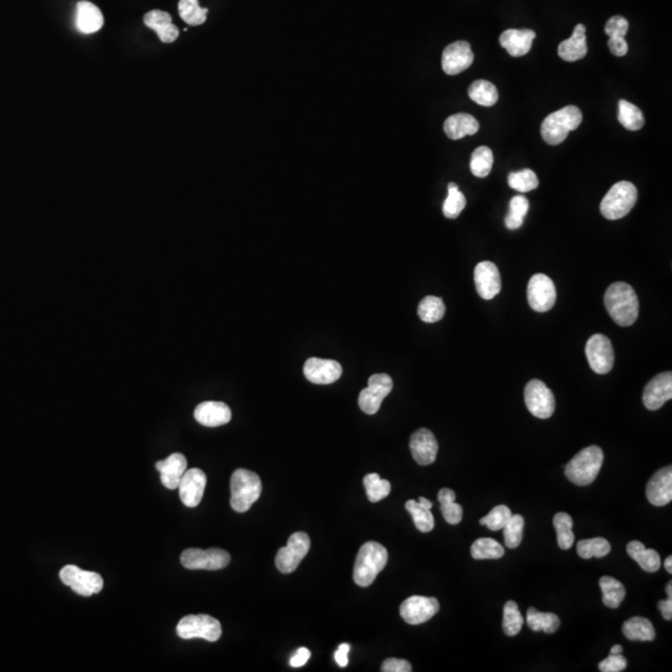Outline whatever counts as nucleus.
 <instances>
[{
	"label": "nucleus",
	"instance_id": "f257e3e1",
	"mask_svg": "<svg viewBox=\"0 0 672 672\" xmlns=\"http://www.w3.org/2000/svg\"><path fill=\"white\" fill-rule=\"evenodd\" d=\"M604 302L610 317L620 326H630L639 317V299L626 283L611 284L605 293Z\"/></svg>",
	"mask_w": 672,
	"mask_h": 672
},
{
	"label": "nucleus",
	"instance_id": "de8ad7c7",
	"mask_svg": "<svg viewBox=\"0 0 672 672\" xmlns=\"http://www.w3.org/2000/svg\"><path fill=\"white\" fill-rule=\"evenodd\" d=\"M524 619L518 609L516 601H507L503 610V631L508 636H516L521 632Z\"/></svg>",
	"mask_w": 672,
	"mask_h": 672
},
{
	"label": "nucleus",
	"instance_id": "09e8293b",
	"mask_svg": "<svg viewBox=\"0 0 672 672\" xmlns=\"http://www.w3.org/2000/svg\"><path fill=\"white\" fill-rule=\"evenodd\" d=\"M508 184L509 187L516 189L518 192L526 193L538 188L539 179L534 171H531L529 168H524L518 172L509 173Z\"/></svg>",
	"mask_w": 672,
	"mask_h": 672
},
{
	"label": "nucleus",
	"instance_id": "ddd939ff",
	"mask_svg": "<svg viewBox=\"0 0 672 672\" xmlns=\"http://www.w3.org/2000/svg\"><path fill=\"white\" fill-rule=\"evenodd\" d=\"M526 297L529 307L538 313L549 312L557 300L554 282L546 274H534L528 283Z\"/></svg>",
	"mask_w": 672,
	"mask_h": 672
},
{
	"label": "nucleus",
	"instance_id": "6ab92c4d",
	"mask_svg": "<svg viewBox=\"0 0 672 672\" xmlns=\"http://www.w3.org/2000/svg\"><path fill=\"white\" fill-rule=\"evenodd\" d=\"M476 290L481 297L490 300L497 297L502 288L498 266L492 261H481L474 268Z\"/></svg>",
	"mask_w": 672,
	"mask_h": 672
},
{
	"label": "nucleus",
	"instance_id": "c9c22d12",
	"mask_svg": "<svg viewBox=\"0 0 672 672\" xmlns=\"http://www.w3.org/2000/svg\"><path fill=\"white\" fill-rule=\"evenodd\" d=\"M438 502L441 505L442 516L448 524L456 526L462 521L464 509L462 506L456 503V493L449 488H442L438 492Z\"/></svg>",
	"mask_w": 672,
	"mask_h": 672
},
{
	"label": "nucleus",
	"instance_id": "dca6fc26",
	"mask_svg": "<svg viewBox=\"0 0 672 672\" xmlns=\"http://www.w3.org/2000/svg\"><path fill=\"white\" fill-rule=\"evenodd\" d=\"M207 476L202 469H187L178 485L179 498L188 508H196L204 498Z\"/></svg>",
	"mask_w": 672,
	"mask_h": 672
},
{
	"label": "nucleus",
	"instance_id": "58836bf2",
	"mask_svg": "<svg viewBox=\"0 0 672 672\" xmlns=\"http://www.w3.org/2000/svg\"><path fill=\"white\" fill-rule=\"evenodd\" d=\"M554 528L557 531L558 546L567 550L570 549L575 541L573 533V519L568 513H557L553 519Z\"/></svg>",
	"mask_w": 672,
	"mask_h": 672
},
{
	"label": "nucleus",
	"instance_id": "1a4fd4ad",
	"mask_svg": "<svg viewBox=\"0 0 672 672\" xmlns=\"http://www.w3.org/2000/svg\"><path fill=\"white\" fill-rule=\"evenodd\" d=\"M59 575L65 585L81 596L99 594L104 588V579L100 574L86 572L76 565H65Z\"/></svg>",
	"mask_w": 672,
	"mask_h": 672
},
{
	"label": "nucleus",
	"instance_id": "412c9836",
	"mask_svg": "<svg viewBox=\"0 0 672 672\" xmlns=\"http://www.w3.org/2000/svg\"><path fill=\"white\" fill-rule=\"evenodd\" d=\"M410 449L417 464L428 466L433 464L437 457V440L428 428H420L411 436Z\"/></svg>",
	"mask_w": 672,
	"mask_h": 672
},
{
	"label": "nucleus",
	"instance_id": "8fccbe9b",
	"mask_svg": "<svg viewBox=\"0 0 672 672\" xmlns=\"http://www.w3.org/2000/svg\"><path fill=\"white\" fill-rule=\"evenodd\" d=\"M523 529H524V518L516 514H512L509 521H507L506 526H503V534H505V544L509 549H514L521 546V539H523Z\"/></svg>",
	"mask_w": 672,
	"mask_h": 672
},
{
	"label": "nucleus",
	"instance_id": "052dcab7",
	"mask_svg": "<svg viewBox=\"0 0 672 672\" xmlns=\"http://www.w3.org/2000/svg\"><path fill=\"white\" fill-rule=\"evenodd\" d=\"M665 568H666L667 573H672V557H667L666 560H665Z\"/></svg>",
	"mask_w": 672,
	"mask_h": 672
},
{
	"label": "nucleus",
	"instance_id": "393cba45",
	"mask_svg": "<svg viewBox=\"0 0 672 672\" xmlns=\"http://www.w3.org/2000/svg\"><path fill=\"white\" fill-rule=\"evenodd\" d=\"M536 33L531 29H508L502 33L500 42L513 58H519L531 52Z\"/></svg>",
	"mask_w": 672,
	"mask_h": 672
},
{
	"label": "nucleus",
	"instance_id": "7ed1b4c3",
	"mask_svg": "<svg viewBox=\"0 0 672 672\" xmlns=\"http://www.w3.org/2000/svg\"><path fill=\"white\" fill-rule=\"evenodd\" d=\"M583 121L582 111L577 106L569 105L548 115L541 127L543 140L548 145L557 146L565 141L569 132L577 130Z\"/></svg>",
	"mask_w": 672,
	"mask_h": 672
},
{
	"label": "nucleus",
	"instance_id": "a878e982",
	"mask_svg": "<svg viewBox=\"0 0 672 672\" xmlns=\"http://www.w3.org/2000/svg\"><path fill=\"white\" fill-rule=\"evenodd\" d=\"M143 23L147 28L155 30L158 39L165 44L176 42L178 39L179 30L172 23V16L166 11H148L143 16Z\"/></svg>",
	"mask_w": 672,
	"mask_h": 672
},
{
	"label": "nucleus",
	"instance_id": "b1692460",
	"mask_svg": "<svg viewBox=\"0 0 672 672\" xmlns=\"http://www.w3.org/2000/svg\"><path fill=\"white\" fill-rule=\"evenodd\" d=\"M156 469L161 473L162 485L167 490H177L183 474L187 471V459L182 454H172L158 461Z\"/></svg>",
	"mask_w": 672,
	"mask_h": 672
},
{
	"label": "nucleus",
	"instance_id": "c85d7f7f",
	"mask_svg": "<svg viewBox=\"0 0 672 672\" xmlns=\"http://www.w3.org/2000/svg\"><path fill=\"white\" fill-rule=\"evenodd\" d=\"M444 134L451 140H461L466 136L476 135L480 130V122L468 114H454L444 121Z\"/></svg>",
	"mask_w": 672,
	"mask_h": 672
},
{
	"label": "nucleus",
	"instance_id": "4c0bfd02",
	"mask_svg": "<svg viewBox=\"0 0 672 672\" xmlns=\"http://www.w3.org/2000/svg\"><path fill=\"white\" fill-rule=\"evenodd\" d=\"M618 119L626 130L639 131L645 125V119L641 110L626 100L619 101V115Z\"/></svg>",
	"mask_w": 672,
	"mask_h": 672
},
{
	"label": "nucleus",
	"instance_id": "9b49d317",
	"mask_svg": "<svg viewBox=\"0 0 672 672\" xmlns=\"http://www.w3.org/2000/svg\"><path fill=\"white\" fill-rule=\"evenodd\" d=\"M524 400L526 408L538 418L546 420L555 411V397L543 381L531 380L526 384Z\"/></svg>",
	"mask_w": 672,
	"mask_h": 672
},
{
	"label": "nucleus",
	"instance_id": "37998d69",
	"mask_svg": "<svg viewBox=\"0 0 672 672\" xmlns=\"http://www.w3.org/2000/svg\"><path fill=\"white\" fill-rule=\"evenodd\" d=\"M610 550H611L610 543L605 538L601 537L580 541L577 546L579 557L583 559H590L593 557L604 558L609 554Z\"/></svg>",
	"mask_w": 672,
	"mask_h": 672
},
{
	"label": "nucleus",
	"instance_id": "f8f14e48",
	"mask_svg": "<svg viewBox=\"0 0 672 672\" xmlns=\"http://www.w3.org/2000/svg\"><path fill=\"white\" fill-rule=\"evenodd\" d=\"M585 354L591 370L599 375L608 374L614 366L613 344L609 338L603 334H595L586 341Z\"/></svg>",
	"mask_w": 672,
	"mask_h": 672
},
{
	"label": "nucleus",
	"instance_id": "6e6d98bb",
	"mask_svg": "<svg viewBox=\"0 0 672 672\" xmlns=\"http://www.w3.org/2000/svg\"><path fill=\"white\" fill-rule=\"evenodd\" d=\"M608 47L615 57H625L629 52V45L625 42V37H609Z\"/></svg>",
	"mask_w": 672,
	"mask_h": 672
},
{
	"label": "nucleus",
	"instance_id": "5fc2aeb1",
	"mask_svg": "<svg viewBox=\"0 0 672 672\" xmlns=\"http://www.w3.org/2000/svg\"><path fill=\"white\" fill-rule=\"evenodd\" d=\"M381 671L382 672H411L412 666L410 662L406 661V660H402V659H387L385 661L382 662V666H381Z\"/></svg>",
	"mask_w": 672,
	"mask_h": 672
},
{
	"label": "nucleus",
	"instance_id": "39448f33",
	"mask_svg": "<svg viewBox=\"0 0 672 672\" xmlns=\"http://www.w3.org/2000/svg\"><path fill=\"white\" fill-rule=\"evenodd\" d=\"M604 462V452L598 446L584 448L565 467V476L577 485H589L599 474Z\"/></svg>",
	"mask_w": 672,
	"mask_h": 672
},
{
	"label": "nucleus",
	"instance_id": "7c9ffc66",
	"mask_svg": "<svg viewBox=\"0 0 672 672\" xmlns=\"http://www.w3.org/2000/svg\"><path fill=\"white\" fill-rule=\"evenodd\" d=\"M627 554L630 555L636 563L640 565L642 570L649 573H655L661 567V559L656 550L647 549L645 546L639 541H632L626 547Z\"/></svg>",
	"mask_w": 672,
	"mask_h": 672
},
{
	"label": "nucleus",
	"instance_id": "9d476101",
	"mask_svg": "<svg viewBox=\"0 0 672 672\" xmlns=\"http://www.w3.org/2000/svg\"><path fill=\"white\" fill-rule=\"evenodd\" d=\"M310 549V538L304 531H297L289 538L287 547L276 553V565L283 574L293 573L302 563Z\"/></svg>",
	"mask_w": 672,
	"mask_h": 672
},
{
	"label": "nucleus",
	"instance_id": "4d7b16f0",
	"mask_svg": "<svg viewBox=\"0 0 672 672\" xmlns=\"http://www.w3.org/2000/svg\"><path fill=\"white\" fill-rule=\"evenodd\" d=\"M310 656H312L310 650H307V647H300V649L293 655L289 664H290V666L292 667H302L309 661Z\"/></svg>",
	"mask_w": 672,
	"mask_h": 672
},
{
	"label": "nucleus",
	"instance_id": "e2e57ef3",
	"mask_svg": "<svg viewBox=\"0 0 672 672\" xmlns=\"http://www.w3.org/2000/svg\"><path fill=\"white\" fill-rule=\"evenodd\" d=\"M666 593H667V595H668V596H671V598H672V583H671V582H668V584H667Z\"/></svg>",
	"mask_w": 672,
	"mask_h": 672
},
{
	"label": "nucleus",
	"instance_id": "864d4df0",
	"mask_svg": "<svg viewBox=\"0 0 672 672\" xmlns=\"http://www.w3.org/2000/svg\"><path fill=\"white\" fill-rule=\"evenodd\" d=\"M626 666H627V661L621 654L618 655L610 654L609 657H606L605 660L600 662L599 670L601 672H620L624 671Z\"/></svg>",
	"mask_w": 672,
	"mask_h": 672
},
{
	"label": "nucleus",
	"instance_id": "20e7f679",
	"mask_svg": "<svg viewBox=\"0 0 672 672\" xmlns=\"http://www.w3.org/2000/svg\"><path fill=\"white\" fill-rule=\"evenodd\" d=\"M263 490L258 474L240 468L230 478V506L238 513L249 511L250 507L259 500Z\"/></svg>",
	"mask_w": 672,
	"mask_h": 672
},
{
	"label": "nucleus",
	"instance_id": "cd10ccee",
	"mask_svg": "<svg viewBox=\"0 0 672 672\" xmlns=\"http://www.w3.org/2000/svg\"><path fill=\"white\" fill-rule=\"evenodd\" d=\"M75 26L83 34H94L104 26V16L99 9L90 1H78L75 16Z\"/></svg>",
	"mask_w": 672,
	"mask_h": 672
},
{
	"label": "nucleus",
	"instance_id": "c756f323",
	"mask_svg": "<svg viewBox=\"0 0 672 672\" xmlns=\"http://www.w3.org/2000/svg\"><path fill=\"white\" fill-rule=\"evenodd\" d=\"M407 512L412 516L413 523L417 529L423 533H428L435 528V518H433L432 508L433 505L431 500H426L425 497H420L418 500H407Z\"/></svg>",
	"mask_w": 672,
	"mask_h": 672
},
{
	"label": "nucleus",
	"instance_id": "f03ea898",
	"mask_svg": "<svg viewBox=\"0 0 672 672\" xmlns=\"http://www.w3.org/2000/svg\"><path fill=\"white\" fill-rule=\"evenodd\" d=\"M389 559L386 548L377 542H367L360 548L354 565V582L366 588L374 583L376 577L384 570Z\"/></svg>",
	"mask_w": 672,
	"mask_h": 672
},
{
	"label": "nucleus",
	"instance_id": "a18cd8bd",
	"mask_svg": "<svg viewBox=\"0 0 672 672\" xmlns=\"http://www.w3.org/2000/svg\"><path fill=\"white\" fill-rule=\"evenodd\" d=\"M467 204L464 193L459 189L456 183H448V196L443 204V214L447 218L454 219L459 217Z\"/></svg>",
	"mask_w": 672,
	"mask_h": 672
},
{
	"label": "nucleus",
	"instance_id": "473e14b6",
	"mask_svg": "<svg viewBox=\"0 0 672 672\" xmlns=\"http://www.w3.org/2000/svg\"><path fill=\"white\" fill-rule=\"evenodd\" d=\"M526 624L536 632L544 631L546 634H554L560 626V619L553 613H541L534 608H529L526 611Z\"/></svg>",
	"mask_w": 672,
	"mask_h": 672
},
{
	"label": "nucleus",
	"instance_id": "e433bc0d",
	"mask_svg": "<svg viewBox=\"0 0 672 672\" xmlns=\"http://www.w3.org/2000/svg\"><path fill=\"white\" fill-rule=\"evenodd\" d=\"M444 313L446 305L442 299L433 295L423 297L417 307V314L425 323H437L444 317Z\"/></svg>",
	"mask_w": 672,
	"mask_h": 672
},
{
	"label": "nucleus",
	"instance_id": "13d9d810",
	"mask_svg": "<svg viewBox=\"0 0 672 672\" xmlns=\"http://www.w3.org/2000/svg\"><path fill=\"white\" fill-rule=\"evenodd\" d=\"M350 652L349 644H341L339 649L335 652V661L338 662L340 667H346L349 664V657L348 654Z\"/></svg>",
	"mask_w": 672,
	"mask_h": 672
},
{
	"label": "nucleus",
	"instance_id": "5701e85b",
	"mask_svg": "<svg viewBox=\"0 0 672 672\" xmlns=\"http://www.w3.org/2000/svg\"><path fill=\"white\" fill-rule=\"evenodd\" d=\"M194 418L206 428H219L230 423L232 411L224 402L206 401L196 407Z\"/></svg>",
	"mask_w": 672,
	"mask_h": 672
},
{
	"label": "nucleus",
	"instance_id": "c03bdc74",
	"mask_svg": "<svg viewBox=\"0 0 672 672\" xmlns=\"http://www.w3.org/2000/svg\"><path fill=\"white\" fill-rule=\"evenodd\" d=\"M529 211V202L524 196H516L509 202V213L507 214L505 223L508 230L521 228L526 213Z\"/></svg>",
	"mask_w": 672,
	"mask_h": 672
},
{
	"label": "nucleus",
	"instance_id": "a211bd4d",
	"mask_svg": "<svg viewBox=\"0 0 672 672\" xmlns=\"http://www.w3.org/2000/svg\"><path fill=\"white\" fill-rule=\"evenodd\" d=\"M343 367L335 360L310 358L304 364V375L317 385H330L340 379Z\"/></svg>",
	"mask_w": 672,
	"mask_h": 672
},
{
	"label": "nucleus",
	"instance_id": "423d86ee",
	"mask_svg": "<svg viewBox=\"0 0 672 672\" xmlns=\"http://www.w3.org/2000/svg\"><path fill=\"white\" fill-rule=\"evenodd\" d=\"M637 202V189L627 181L615 183L605 194L600 204V212L610 220L624 218L630 213Z\"/></svg>",
	"mask_w": 672,
	"mask_h": 672
},
{
	"label": "nucleus",
	"instance_id": "3c124183",
	"mask_svg": "<svg viewBox=\"0 0 672 672\" xmlns=\"http://www.w3.org/2000/svg\"><path fill=\"white\" fill-rule=\"evenodd\" d=\"M512 517V512L508 507L505 505H500L492 509V511L483 517L480 521L481 526H485L490 528V531H500L506 526L507 521H509Z\"/></svg>",
	"mask_w": 672,
	"mask_h": 672
},
{
	"label": "nucleus",
	"instance_id": "f3484780",
	"mask_svg": "<svg viewBox=\"0 0 672 672\" xmlns=\"http://www.w3.org/2000/svg\"><path fill=\"white\" fill-rule=\"evenodd\" d=\"M474 54L469 42H456L443 50L442 69L447 75H459L472 65Z\"/></svg>",
	"mask_w": 672,
	"mask_h": 672
},
{
	"label": "nucleus",
	"instance_id": "aec40b11",
	"mask_svg": "<svg viewBox=\"0 0 672 672\" xmlns=\"http://www.w3.org/2000/svg\"><path fill=\"white\" fill-rule=\"evenodd\" d=\"M672 399V374L670 371L655 376L644 390L642 401L647 410L656 411Z\"/></svg>",
	"mask_w": 672,
	"mask_h": 672
},
{
	"label": "nucleus",
	"instance_id": "0eeeda50",
	"mask_svg": "<svg viewBox=\"0 0 672 672\" xmlns=\"http://www.w3.org/2000/svg\"><path fill=\"white\" fill-rule=\"evenodd\" d=\"M177 635L184 640L204 639L214 642L222 636V625L209 615H187L178 623Z\"/></svg>",
	"mask_w": 672,
	"mask_h": 672
},
{
	"label": "nucleus",
	"instance_id": "bf43d9fd",
	"mask_svg": "<svg viewBox=\"0 0 672 672\" xmlns=\"http://www.w3.org/2000/svg\"><path fill=\"white\" fill-rule=\"evenodd\" d=\"M659 609L661 611L664 619L667 621L672 620V598L668 596L666 600H660L659 601Z\"/></svg>",
	"mask_w": 672,
	"mask_h": 672
},
{
	"label": "nucleus",
	"instance_id": "f704fd0d",
	"mask_svg": "<svg viewBox=\"0 0 672 672\" xmlns=\"http://www.w3.org/2000/svg\"><path fill=\"white\" fill-rule=\"evenodd\" d=\"M469 99L481 106L490 107L498 102L500 95L493 83L487 80H477L468 89Z\"/></svg>",
	"mask_w": 672,
	"mask_h": 672
},
{
	"label": "nucleus",
	"instance_id": "4be33fe9",
	"mask_svg": "<svg viewBox=\"0 0 672 672\" xmlns=\"http://www.w3.org/2000/svg\"><path fill=\"white\" fill-rule=\"evenodd\" d=\"M647 497L652 506L664 507L672 500V467L657 471L647 485Z\"/></svg>",
	"mask_w": 672,
	"mask_h": 672
},
{
	"label": "nucleus",
	"instance_id": "79ce46f5",
	"mask_svg": "<svg viewBox=\"0 0 672 672\" xmlns=\"http://www.w3.org/2000/svg\"><path fill=\"white\" fill-rule=\"evenodd\" d=\"M471 555L473 559H500L505 555V548L492 538H480L472 544Z\"/></svg>",
	"mask_w": 672,
	"mask_h": 672
},
{
	"label": "nucleus",
	"instance_id": "72a5a7b5",
	"mask_svg": "<svg viewBox=\"0 0 672 672\" xmlns=\"http://www.w3.org/2000/svg\"><path fill=\"white\" fill-rule=\"evenodd\" d=\"M599 584L603 591V603L611 609L619 608L625 599V586L618 579L608 575L600 579Z\"/></svg>",
	"mask_w": 672,
	"mask_h": 672
},
{
	"label": "nucleus",
	"instance_id": "6e6552de",
	"mask_svg": "<svg viewBox=\"0 0 672 672\" xmlns=\"http://www.w3.org/2000/svg\"><path fill=\"white\" fill-rule=\"evenodd\" d=\"M181 563L189 570H219L230 563V553L219 548L207 550L189 548L181 554Z\"/></svg>",
	"mask_w": 672,
	"mask_h": 672
},
{
	"label": "nucleus",
	"instance_id": "4468645a",
	"mask_svg": "<svg viewBox=\"0 0 672 672\" xmlns=\"http://www.w3.org/2000/svg\"><path fill=\"white\" fill-rule=\"evenodd\" d=\"M394 387L392 379L387 374L370 376L369 386L360 392L359 406L366 415H375L380 410L381 403Z\"/></svg>",
	"mask_w": 672,
	"mask_h": 672
},
{
	"label": "nucleus",
	"instance_id": "49530a36",
	"mask_svg": "<svg viewBox=\"0 0 672 672\" xmlns=\"http://www.w3.org/2000/svg\"><path fill=\"white\" fill-rule=\"evenodd\" d=\"M364 485H365L367 498L372 503L380 502L381 500H384L390 495V482L382 480L377 473L366 474L364 477Z\"/></svg>",
	"mask_w": 672,
	"mask_h": 672
},
{
	"label": "nucleus",
	"instance_id": "bb28decb",
	"mask_svg": "<svg viewBox=\"0 0 672 672\" xmlns=\"http://www.w3.org/2000/svg\"><path fill=\"white\" fill-rule=\"evenodd\" d=\"M585 33H586V28L583 24L575 26L573 35L559 44L558 55L568 63L578 61L585 58V55L588 54Z\"/></svg>",
	"mask_w": 672,
	"mask_h": 672
},
{
	"label": "nucleus",
	"instance_id": "2eb2a0df",
	"mask_svg": "<svg viewBox=\"0 0 672 672\" xmlns=\"http://www.w3.org/2000/svg\"><path fill=\"white\" fill-rule=\"evenodd\" d=\"M440 610V603L436 598H428L413 595L407 598L400 606L402 619L410 625H420L432 619Z\"/></svg>",
	"mask_w": 672,
	"mask_h": 672
},
{
	"label": "nucleus",
	"instance_id": "603ef678",
	"mask_svg": "<svg viewBox=\"0 0 672 672\" xmlns=\"http://www.w3.org/2000/svg\"><path fill=\"white\" fill-rule=\"evenodd\" d=\"M629 30V21L624 16H614L605 24V33L609 37H625Z\"/></svg>",
	"mask_w": 672,
	"mask_h": 672
},
{
	"label": "nucleus",
	"instance_id": "ea45409f",
	"mask_svg": "<svg viewBox=\"0 0 672 672\" xmlns=\"http://www.w3.org/2000/svg\"><path fill=\"white\" fill-rule=\"evenodd\" d=\"M492 166H493V152L490 147L481 146L476 148L469 163L472 175L476 177H487L492 171Z\"/></svg>",
	"mask_w": 672,
	"mask_h": 672
},
{
	"label": "nucleus",
	"instance_id": "680f3d73",
	"mask_svg": "<svg viewBox=\"0 0 672 672\" xmlns=\"http://www.w3.org/2000/svg\"><path fill=\"white\" fill-rule=\"evenodd\" d=\"M621 652H623V647H620V645H615V647H613V649H611L610 654L618 655V654H621Z\"/></svg>",
	"mask_w": 672,
	"mask_h": 672
},
{
	"label": "nucleus",
	"instance_id": "2f4dec72",
	"mask_svg": "<svg viewBox=\"0 0 672 672\" xmlns=\"http://www.w3.org/2000/svg\"><path fill=\"white\" fill-rule=\"evenodd\" d=\"M624 635L631 641H652L656 637V631L650 620L642 616H634L623 625Z\"/></svg>",
	"mask_w": 672,
	"mask_h": 672
},
{
	"label": "nucleus",
	"instance_id": "a19ab883",
	"mask_svg": "<svg viewBox=\"0 0 672 672\" xmlns=\"http://www.w3.org/2000/svg\"><path fill=\"white\" fill-rule=\"evenodd\" d=\"M178 13L188 25H202L207 20L208 9L201 8L199 0H179Z\"/></svg>",
	"mask_w": 672,
	"mask_h": 672
}]
</instances>
